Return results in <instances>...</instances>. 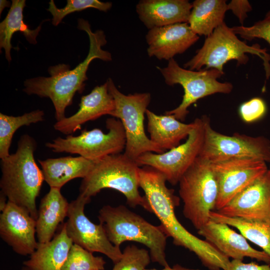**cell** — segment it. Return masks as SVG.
<instances>
[{"label": "cell", "instance_id": "6da1fadb", "mask_svg": "<svg viewBox=\"0 0 270 270\" xmlns=\"http://www.w3.org/2000/svg\"><path fill=\"white\" fill-rule=\"evenodd\" d=\"M164 176L155 168L144 166L138 169L139 186L144 192L154 213L160 222V225L173 243L193 252L202 265L209 270H226L230 258L212 244L189 232L180 222L175 214L179 198L166 184Z\"/></svg>", "mask_w": 270, "mask_h": 270}, {"label": "cell", "instance_id": "7a4b0ae2", "mask_svg": "<svg viewBox=\"0 0 270 270\" xmlns=\"http://www.w3.org/2000/svg\"><path fill=\"white\" fill-rule=\"evenodd\" d=\"M78 28L86 32L90 40L89 52L84 60L72 70L69 65L64 64L50 66L48 69L50 76L27 79L24 82L23 90L26 94L50 99L57 121L66 118V109L72 104L75 94L82 92L84 82L88 80L86 72L92 61L96 58L106 62L112 60L111 54L102 49L107 42L102 30L93 32L88 22L82 18L78 20Z\"/></svg>", "mask_w": 270, "mask_h": 270}, {"label": "cell", "instance_id": "3957f363", "mask_svg": "<svg viewBox=\"0 0 270 270\" xmlns=\"http://www.w3.org/2000/svg\"><path fill=\"white\" fill-rule=\"evenodd\" d=\"M35 140L28 134L20 138L16 152L1 159L0 192L11 202L26 209L36 220V199L44 180L34 158Z\"/></svg>", "mask_w": 270, "mask_h": 270}, {"label": "cell", "instance_id": "277c9868", "mask_svg": "<svg viewBox=\"0 0 270 270\" xmlns=\"http://www.w3.org/2000/svg\"><path fill=\"white\" fill-rule=\"evenodd\" d=\"M98 218L109 240L120 248L126 241H134L149 248L151 260L163 267L169 266L165 252L168 236L160 226L148 222L123 205L104 206Z\"/></svg>", "mask_w": 270, "mask_h": 270}, {"label": "cell", "instance_id": "5b68a950", "mask_svg": "<svg viewBox=\"0 0 270 270\" xmlns=\"http://www.w3.org/2000/svg\"><path fill=\"white\" fill-rule=\"evenodd\" d=\"M88 174L80 186V194L91 198L104 188H112L122 194L127 204L134 208L142 206L151 212L150 204L138 191V169L134 160L124 154L108 156L94 162Z\"/></svg>", "mask_w": 270, "mask_h": 270}, {"label": "cell", "instance_id": "8992f818", "mask_svg": "<svg viewBox=\"0 0 270 270\" xmlns=\"http://www.w3.org/2000/svg\"><path fill=\"white\" fill-rule=\"evenodd\" d=\"M247 54L258 56L263 61L266 78L270 77V55L266 48L257 44L248 46L240 40L224 22L208 36L202 47L196 51L195 56L184 64L193 70L214 68L220 72L224 66L230 60H236L238 65L245 64L248 60Z\"/></svg>", "mask_w": 270, "mask_h": 270}, {"label": "cell", "instance_id": "52a82bcc", "mask_svg": "<svg viewBox=\"0 0 270 270\" xmlns=\"http://www.w3.org/2000/svg\"><path fill=\"white\" fill-rule=\"evenodd\" d=\"M178 184L183 214L198 230L210 220L218 196V184L210 162L198 156Z\"/></svg>", "mask_w": 270, "mask_h": 270}, {"label": "cell", "instance_id": "ba28073f", "mask_svg": "<svg viewBox=\"0 0 270 270\" xmlns=\"http://www.w3.org/2000/svg\"><path fill=\"white\" fill-rule=\"evenodd\" d=\"M107 81L109 92L115 102V109L112 116L120 120L125 132L124 154L136 160L146 152H164L146 136L144 131V114L150 102V94L144 92L125 95L118 90L110 78Z\"/></svg>", "mask_w": 270, "mask_h": 270}, {"label": "cell", "instance_id": "9c48e42d", "mask_svg": "<svg viewBox=\"0 0 270 270\" xmlns=\"http://www.w3.org/2000/svg\"><path fill=\"white\" fill-rule=\"evenodd\" d=\"M158 68L168 85L179 84L184 88V94L180 104L164 114L172 115L180 121L185 120L188 114V108L198 100L216 93L228 94L233 88L230 82H222L218 80L224 72L214 68L186 70L180 67L174 58L168 60L166 67Z\"/></svg>", "mask_w": 270, "mask_h": 270}, {"label": "cell", "instance_id": "30bf717a", "mask_svg": "<svg viewBox=\"0 0 270 270\" xmlns=\"http://www.w3.org/2000/svg\"><path fill=\"white\" fill-rule=\"evenodd\" d=\"M108 133L99 128L84 130L78 136L68 135L65 138L58 137L46 146L54 152L78 154L96 162L108 156L120 154L125 148L126 138L120 120L108 118L106 122Z\"/></svg>", "mask_w": 270, "mask_h": 270}, {"label": "cell", "instance_id": "8fae6325", "mask_svg": "<svg viewBox=\"0 0 270 270\" xmlns=\"http://www.w3.org/2000/svg\"><path fill=\"white\" fill-rule=\"evenodd\" d=\"M204 129L203 144L199 154L210 162L232 158H248L270 163V142L264 136L234 134L226 136L214 130L208 117H202Z\"/></svg>", "mask_w": 270, "mask_h": 270}, {"label": "cell", "instance_id": "7c38bea8", "mask_svg": "<svg viewBox=\"0 0 270 270\" xmlns=\"http://www.w3.org/2000/svg\"><path fill=\"white\" fill-rule=\"evenodd\" d=\"M196 124L186 142L166 152H146L136 160L138 166L152 167L162 172L172 185L178 183L186 171L198 156L204 138L202 118L194 120Z\"/></svg>", "mask_w": 270, "mask_h": 270}, {"label": "cell", "instance_id": "4fadbf2b", "mask_svg": "<svg viewBox=\"0 0 270 270\" xmlns=\"http://www.w3.org/2000/svg\"><path fill=\"white\" fill-rule=\"evenodd\" d=\"M90 199L79 194L70 203L68 220L64 223L67 234L74 244L92 253L103 254L114 264L121 258L122 252L109 240L101 224L93 223L85 215L84 206Z\"/></svg>", "mask_w": 270, "mask_h": 270}, {"label": "cell", "instance_id": "5bb4252c", "mask_svg": "<svg viewBox=\"0 0 270 270\" xmlns=\"http://www.w3.org/2000/svg\"><path fill=\"white\" fill-rule=\"evenodd\" d=\"M210 163L218 188L216 211L268 170L266 162L252 158H232Z\"/></svg>", "mask_w": 270, "mask_h": 270}, {"label": "cell", "instance_id": "9a60e30c", "mask_svg": "<svg viewBox=\"0 0 270 270\" xmlns=\"http://www.w3.org/2000/svg\"><path fill=\"white\" fill-rule=\"evenodd\" d=\"M36 220L24 208L8 201L0 216V235L17 254H32L36 248Z\"/></svg>", "mask_w": 270, "mask_h": 270}, {"label": "cell", "instance_id": "2e32d148", "mask_svg": "<svg viewBox=\"0 0 270 270\" xmlns=\"http://www.w3.org/2000/svg\"><path fill=\"white\" fill-rule=\"evenodd\" d=\"M244 219L270 218V168L216 211Z\"/></svg>", "mask_w": 270, "mask_h": 270}, {"label": "cell", "instance_id": "e0dca14e", "mask_svg": "<svg viewBox=\"0 0 270 270\" xmlns=\"http://www.w3.org/2000/svg\"><path fill=\"white\" fill-rule=\"evenodd\" d=\"M230 226L210 219L198 233L229 258L243 260L244 258H250L270 264V258L266 253L253 248L242 234Z\"/></svg>", "mask_w": 270, "mask_h": 270}, {"label": "cell", "instance_id": "ac0fdd59", "mask_svg": "<svg viewBox=\"0 0 270 270\" xmlns=\"http://www.w3.org/2000/svg\"><path fill=\"white\" fill-rule=\"evenodd\" d=\"M150 56L169 60L186 51L199 39L188 23H178L150 29L146 34Z\"/></svg>", "mask_w": 270, "mask_h": 270}, {"label": "cell", "instance_id": "d6986e66", "mask_svg": "<svg viewBox=\"0 0 270 270\" xmlns=\"http://www.w3.org/2000/svg\"><path fill=\"white\" fill-rule=\"evenodd\" d=\"M78 112L70 117L57 121L55 130L70 135L87 122L106 114L112 116L115 109L114 100L108 90V82L96 86L88 94L81 98Z\"/></svg>", "mask_w": 270, "mask_h": 270}, {"label": "cell", "instance_id": "ffe728a7", "mask_svg": "<svg viewBox=\"0 0 270 270\" xmlns=\"http://www.w3.org/2000/svg\"><path fill=\"white\" fill-rule=\"evenodd\" d=\"M192 3L187 0H142L136 6L140 20L149 30L188 22Z\"/></svg>", "mask_w": 270, "mask_h": 270}, {"label": "cell", "instance_id": "44dd1931", "mask_svg": "<svg viewBox=\"0 0 270 270\" xmlns=\"http://www.w3.org/2000/svg\"><path fill=\"white\" fill-rule=\"evenodd\" d=\"M60 189L50 188L40 200L36 220L38 242L51 240L59 224L68 216L70 203L62 194Z\"/></svg>", "mask_w": 270, "mask_h": 270}, {"label": "cell", "instance_id": "7402d4cb", "mask_svg": "<svg viewBox=\"0 0 270 270\" xmlns=\"http://www.w3.org/2000/svg\"><path fill=\"white\" fill-rule=\"evenodd\" d=\"M73 244L64 224L51 240L38 242L34 252L23 264L30 270H62Z\"/></svg>", "mask_w": 270, "mask_h": 270}, {"label": "cell", "instance_id": "603a6c76", "mask_svg": "<svg viewBox=\"0 0 270 270\" xmlns=\"http://www.w3.org/2000/svg\"><path fill=\"white\" fill-rule=\"evenodd\" d=\"M44 180L50 188H61L70 180L84 178L94 162L82 156H68L38 160Z\"/></svg>", "mask_w": 270, "mask_h": 270}, {"label": "cell", "instance_id": "cb8c5ba5", "mask_svg": "<svg viewBox=\"0 0 270 270\" xmlns=\"http://www.w3.org/2000/svg\"><path fill=\"white\" fill-rule=\"evenodd\" d=\"M146 114L150 140L164 151L179 146L182 140L188 137L196 124L194 120L184 124L172 115H157L148 109Z\"/></svg>", "mask_w": 270, "mask_h": 270}, {"label": "cell", "instance_id": "d4e9b609", "mask_svg": "<svg viewBox=\"0 0 270 270\" xmlns=\"http://www.w3.org/2000/svg\"><path fill=\"white\" fill-rule=\"evenodd\" d=\"M227 4L225 0H196L188 23L195 34L208 37L224 22Z\"/></svg>", "mask_w": 270, "mask_h": 270}, {"label": "cell", "instance_id": "484cf974", "mask_svg": "<svg viewBox=\"0 0 270 270\" xmlns=\"http://www.w3.org/2000/svg\"><path fill=\"white\" fill-rule=\"evenodd\" d=\"M25 6V0H12L6 17L0 24V48H4L6 58L9 62L12 60L11 39L13 34L20 32L29 42L36 44V36L41 29V25L34 30H30L24 24L23 10Z\"/></svg>", "mask_w": 270, "mask_h": 270}, {"label": "cell", "instance_id": "4316f807", "mask_svg": "<svg viewBox=\"0 0 270 270\" xmlns=\"http://www.w3.org/2000/svg\"><path fill=\"white\" fill-rule=\"evenodd\" d=\"M210 217L214 221L236 228L247 240L260 248L270 258V218L251 220L232 218L216 211L210 212Z\"/></svg>", "mask_w": 270, "mask_h": 270}, {"label": "cell", "instance_id": "83f0119b", "mask_svg": "<svg viewBox=\"0 0 270 270\" xmlns=\"http://www.w3.org/2000/svg\"><path fill=\"white\" fill-rule=\"evenodd\" d=\"M44 115V111L40 110L18 116L0 113V158L3 159L10 154L12 140L17 130L42 121Z\"/></svg>", "mask_w": 270, "mask_h": 270}, {"label": "cell", "instance_id": "f1b7e54d", "mask_svg": "<svg viewBox=\"0 0 270 270\" xmlns=\"http://www.w3.org/2000/svg\"><path fill=\"white\" fill-rule=\"evenodd\" d=\"M105 264L102 257L73 244L62 270H104Z\"/></svg>", "mask_w": 270, "mask_h": 270}, {"label": "cell", "instance_id": "f546056e", "mask_svg": "<svg viewBox=\"0 0 270 270\" xmlns=\"http://www.w3.org/2000/svg\"><path fill=\"white\" fill-rule=\"evenodd\" d=\"M66 2V5L62 8H58L53 0L49 2L48 10L52 16V24L54 26H57L66 16L72 12L88 8H94L106 12L112 6V2H102L98 0H67Z\"/></svg>", "mask_w": 270, "mask_h": 270}, {"label": "cell", "instance_id": "4dcf8cb0", "mask_svg": "<svg viewBox=\"0 0 270 270\" xmlns=\"http://www.w3.org/2000/svg\"><path fill=\"white\" fill-rule=\"evenodd\" d=\"M151 260L150 252L134 245L124 250L121 258L114 264L112 270H144Z\"/></svg>", "mask_w": 270, "mask_h": 270}, {"label": "cell", "instance_id": "1f68e13d", "mask_svg": "<svg viewBox=\"0 0 270 270\" xmlns=\"http://www.w3.org/2000/svg\"><path fill=\"white\" fill-rule=\"evenodd\" d=\"M231 28L236 34L240 35L246 40L262 38L270 44V18H265L250 26H234Z\"/></svg>", "mask_w": 270, "mask_h": 270}, {"label": "cell", "instance_id": "d6a6232c", "mask_svg": "<svg viewBox=\"0 0 270 270\" xmlns=\"http://www.w3.org/2000/svg\"><path fill=\"white\" fill-rule=\"evenodd\" d=\"M266 110V104L260 98H254L242 103L240 106L239 113L242 120L252 122L262 118Z\"/></svg>", "mask_w": 270, "mask_h": 270}, {"label": "cell", "instance_id": "836d02e7", "mask_svg": "<svg viewBox=\"0 0 270 270\" xmlns=\"http://www.w3.org/2000/svg\"><path fill=\"white\" fill-rule=\"evenodd\" d=\"M228 10H230L237 17L241 26L248 17V12L252 10V7L247 0H232L227 4Z\"/></svg>", "mask_w": 270, "mask_h": 270}, {"label": "cell", "instance_id": "e575fe53", "mask_svg": "<svg viewBox=\"0 0 270 270\" xmlns=\"http://www.w3.org/2000/svg\"><path fill=\"white\" fill-rule=\"evenodd\" d=\"M226 270H270V264H258L254 262L246 263L242 260H232Z\"/></svg>", "mask_w": 270, "mask_h": 270}, {"label": "cell", "instance_id": "d590c367", "mask_svg": "<svg viewBox=\"0 0 270 270\" xmlns=\"http://www.w3.org/2000/svg\"><path fill=\"white\" fill-rule=\"evenodd\" d=\"M190 268H188L183 266L179 264H176L174 265L172 267L169 266L164 267V268L160 270H190ZM144 270H159L156 269H145Z\"/></svg>", "mask_w": 270, "mask_h": 270}, {"label": "cell", "instance_id": "8d00e7d4", "mask_svg": "<svg viewBox=\"0 0 270 270\" xmlns=\"http://www.w3.org/2000/svg\"><path fill=\"white\" fill-rule=\"evenodd\" d=\"M6 196L0 192V211L2 212L3 210L5 208L7 202H6Z\"/></svg>", "mask_w": 270, "mask_h": 270}, {"label": "cell", "instance_id": "74e56055", "mask_svg": "<svg viewBox=\"0 0 270 270\" xmlns=\"http://www.w3.org/2000/svg\"><path fill=\"white\" fill-rule=\"evenodd\" d=\"M10 2L7 0H0V14L6 7H8L10 6Z\"/></svg>", "mask_w": 270, "mask_h": 270}, {"label": "cell", "instance_id": "f35d334b", "mask_svg": "<svg viewBox=\"0 0 270 270\" xmlns=\"http://www.w3.org/2000/svg\"><path fill=\"white\" fill-rule=\"evenodd\" d=\"M266 18H270V10H269L266 15Z\"/></svg>", "mask_w": 270, "mask_h": 270}, {"label": "cell", "instance_id": "ab89813d", "mask_svg": "<svg viewBox=\"0 0 270 270\" xmlns=\"http://www.w3.org/2000/svg\"><path fill=\"white\" fill-rule=\"evenodd\" d=\"M21 270H30L28 269L26 267L24 266L21 269Z\"/></svg>", "mask_w": 270, "mask_h": 270}, {"label": "cell", "instance_id": "60d3db41", "mask_svg": "<svg viewBox=\"0 0 270 270\" xmlns=\"http://www.w3.org/2000/svg\"><path fill=\"white\" fill-rule=\"evenodd\" d=\"M190 270H201L199 269H190Z\"/></svg>", "mask_w": 270, "mask_h": 270}]
</instances>
